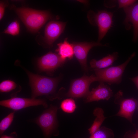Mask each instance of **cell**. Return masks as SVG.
I'll return each mask as SVG.
<instances>
[{"label":"cell","mask_w":138,"mask_h":138,"mask_svg":"<svg viewBox=\"0 0 138 138\" xmlns=\"http://www.w3.org/2000/svg\"><path fill=\"white\" fill-rule=\"evenodd\" d=\"M11 8L15 12L27 29L32 32H38L52 17L48 11L38 10L24 7H16L13 6Z\"/></svg>","instance_id":"obj_1"},{"label":"cell","mask_w":138,"mask_h":138,"mask_svg":"<svg viewBox=\"0 0 138 138\" xmlns=\"http://www.w3.org/2000/svg\"><path fill=\"white\" fill-rule=\"evenodd\" d=\"M32 90V98L48 95L55 91L58 82L57 78H51L35 74L26 71Z\"/></svg>","instance_id":"obj_2"},{"label":"cell","mask_w":138,"mask_h":138,"mask_svg":"<svg viewBox=\"0 0 138 138\" xmlns=\"http://www.w3.org/2000/svg\"><path fill=\"white\" fill-rule=\"evenodd\" d=\"M135 55V53L133 52L124 63L117 66L93 70L97 81L100 83H106L109 85L120 83L126 66Z\"/></svg>","instance_id":"obj_3"},{"label":"cell","mask_w":138,"mask_h":138,"mask_svg":"<svg viewBox=\"0 0 138 138\" xmlns=\"http://www.w3.org/2000/svg\"><path fill=\"white\" fill-rule=\"evenodd\" d=\"M112 13L105 10H99L97 13L92 10L88 12L87 18L89 22L98 28V42H100L112 26Z\"/></svg>","instance_id":"obj_4"},{"label":"cell","mask_w":138,"mask_h":138,"mask_svg":"<svg viewBox=\"0 0 138 138\" xmlns=\"http://www.w3.org/2000/svg\"><path fill=\"white\" fill-rule=\"evenodd\" d=\"M57 107L51 105L36 120V123L41 128L46 137L52 135L56 128L57 123Z\"/></svg>","instance_id":"obj_5"},{"label":"cell","mask_w":138,"mask_h":138,"mask_svg":"<svg viewBox=\"0 0 138 138\" xmlns=\"http://www.w3.org/2000/svg\"><path fill=\"white\" fill-rule=\"evenodd\" d=\"M96 81H97V79L96 75L93 74L90 76L84 75L80 78L75 79L72 82L66 95L74 98H86L90 92V84Z\"/></svg>","instance_id":"obj_6"},{"label":"cell","mask_w":138,"mask_h":138,"mask_svg":"<svg viewBox=\"0 0 138 138\" xmlns=\"http://www.w3.org/2000/svg\"><path fill=\"white\" fill-rule=\"evenodd\" d=\"M0 105L14 111L32 106L42 105L47 108L48 105L45 101L42 99L27 98L13 97L7 100L0 101Z\"/></svg>","instance_id":"obj_7"},{"label":"cell","mask_w":138,"mask_h":138,"mask_svg":"<svg viewBox=\"0 0 138 138\" xmlns=\"http://www.w3.org/2000/svg\"><path fill=\"white\" fill-rule=\"evenodd\" d=\"M115 102L120 105L119 110L116 115L124 117L132 122L133 113L138 105L137 100L133 98H124L121 90L115 95Z\"/></svg>","instance_id":"obj_8"},{"label":"cell","mask_w":138,"mask_h":138,"mask_svg":"<svg viewBox=\"0 0 138 138\" xmlns=\"http://www.w3.org/2000/svg\"><path fill=\"white\" fill-rule=\"evenodd\" d=\"M71 44L73 47L74 55L81 66L86 72L88 71L87 62V56L90 49L94 47L107 46L109 45L108 44L103 45L98 42H74Z\"/></svg>","instance_id":"obj_9"},{"label":"cell","mask_w":138,"mask_h":138,"mask_svg":"<svg viewBox=\"0 0 138 138\" xmlns=\"http://www.w3.org/2000/svg\"><path fill=\"white\" fill-rule=\"evenodd\" d=\"M65 60L58 54L50 52L38 59L37 65L40 71L50 72L61 66Z\"/></svg>","instance_id":"obj_10"},{"label":"cell","mask_w":138,"mask_h":138,"mask_svg":"<svg viewBox=\"0 0 138 138\" xmlns=\"http://www.w3.org/2000/svg\"><path fill=\"white\" fill-rule=\"evenodd\" d=\"M66 24V22L53 20L47 24L45 29L44 40L49 46H52L63 32Z\"/></svg>","instance_id":"obj_11"},{"label":"cell","mask_w":138,"mask_h":138,"mask_svg":"<svg viewBox=\"0 0 138 138\" xmlns=\"http://www.w3.org/2000/svg\"><path fill=\"white\" fill-rule=\"evenodd\" d=\"M126 16L124 21L125 27L127 30L131 28L129 23L132 24L133 28V41L136 42L138 39V3L123 8Z\"/></svg>","instance_id":"obj_12"},{"label":"cell","mask_w":138,"mask_h":138,"mask_svg":"<svg viewBox=\"0 0 138 138\" xmlns=\"http://www.w3.org/2000/svg\"><path fill=\"white\" fill-rule=\"evenodd\" d=\"M99 85L90 91L85 98V102L98 101L100 100H108L113 95L112 90L110 87L104 83H100Z\"/></svg>","instance_id":"obj_13"},{"label":"cell","mask_w":138,"mask_h":138,"mask_svg":"<svg viewBox=\"0 0 138 138\" xmlns=\"http://www.w3.org/2000/svg\"><path fill=\"white\" fill-rule=\"evenodd\" d=\"M118 55L119 53L116 52L99 60L92 59L90 62V68L94 70L109 67L112 65L113 62L117 60L119 56Z\"/></svg>","instance_id":"obj_14"},{"label":"cell","mask_w":138,"mask_h":138,"mask_svg":"<svg viewBox=\"0 0 138 138\" xmlns=\"http://www.w3.org/2000/svg\"><path fill=\"white\" fill-rule=\"evenodd\" d=\"M58 48L56 50L58 54L62 59H71L74 55L73 46L67 41V38L65 39L63 42L57 44Z\"/></svg>","instance_id":"obj_15"},{"label":"cell","mask_w":138,"mask_h":138,"mask_svg":"<svg viewBox=\"0 0 138 138\" xmlns=\"http://www.w3.org/2000/svg\"><path fill=\"white\" fill-rule=\"evenodd\" d=\"M103 109L100 108H96L94 110L93 114L96 117L91 127L88 129L89 133L91 135L98 130L106 117L103 115Z\"/></svg>","instance_id":"obj_16"},{"label":"cell","mask_w":138,"mask_h":138,"mask_svg":"<svg viewBox=\"0 0 138 138\" xmlns=\"http://www.w3.org/2000/svg\"><path fill=\"white\" fill-rule=\"evenodd\" d=\"M114 137V134L111 130L102 126L91 135L89 138H113Z\"/></svg>","instance_id":"obj_17"},{"label":"cell","mask_w":138,"mask_h":138,"mask_svg":"<svg viewBox=\"0 0 138 138\" xmlns=\"http://www.w3.org/2000/svg\"><path fill=\"white\" fill-rule=\"evenodd\" d=\"M60 107L64 112L71 113L74 111L76 106L74 100L72 98H69L65 99L62 101Z\"/></svg>","instance_id":"obj_18"},{"label":"cell","mask_w":138,"mask_h":138,"mask_svg":"<svg viewBox=\"0 0 138 138\" xmlns=\"http://www.w3.org/2000/svg\"><path fill=\"white\" fill-rule=\"evenodd\" d=\"M14 112H11L3 118L0 122V134L2 135L9 127L13 121Z\"/></svg>","instance_id":"obj_19"},{"label":"cell","mask_w":138,"mask_h":138,"mask_svg":"<svg viewBox=\"0 0 138 138\" xmlns=\"http://www.w3.org/2000/svg\"><path fill=\"white\" fill-rule=\"evenodd\" d=\"M17 85L14 81L10 80L3 81L0 84V91L1 93H8L15 89Z\"/></svg>","instance_id":"obj_20"},{"label":"cell","mask_w":138,"mask_h":138,"mask_svg":"<svg viewBox=\"0 0 138 138\" xmlns=\"http://www.w3.org/2000/svg\"><path fill=\"white\" fill-rule=\"evenodd\" d=\"M20 32V25L18 22L15 20L11 23L3 31V33L13 36L18 34Z\"/></svg>","instance_id":"obj_21"},{"label":"cell","mask_w":138,"mask_h":138,"mask_svg":"<svg viewBox=\"0 0 138 138\" xmlns=\"http://www.w3.org/2000/svg\"><path fill=\"white\" fill-rule=\"evenodd\" d=\"M136 1L135 0H119L118 8H124L130 6L135 3Z\"/></svg>","instance_id":"obj_22"},{"label":"cell","mask_w":138,"mask_h":138,"mask_svg":"<svg viewBox=\"0 0 138 138\" xmlns=\"http://www.w3.org/2000/svg\"><path fill=\"white\" fill-rule=\"evenodd\" d=\"M7 3L3 1H1L0 3V20H1L3 18L6 7L7 6Z\"/></svg>","instance_id":"obj_23"},{"label":"cell","mask_w":138,"mask_h":138,"mask_svg":"<svg viewBox=\"0 0 138 138\" xmlns=\"http://www.w3.org/2000/svg\"><path fill=\"white\" fill-rule=\"evenodd\" d=\"M129 79L134 83L137 89H138V76L130 78Z\"/></svg>","instance_id":"obj_24"},{"label":"cell","mask_w":138,"mask_h":138,"mask_svg":"<svg viewBox=\"0 0 138 138\" xmlns=\"http://www.w3.org/2000/svg\"><path fill=\"white\" fill-rule=\"evenodd\" d=\"M128 135L129 138H138V130H137L134 134H129Z\"/></svg>","instance_id":"obj_25"},{"label":"cell","mask_w":138,"mask_h":138,"mask_svg":"<svg viewBox=\"0 0 138 138\" xmlns=\"http://www.w3.org/2000/svg\"><path fill=\"white\" fill-rule=\"evenodd\" d=\"M1 138H13L12 137L6 135H2Z\"/></svg>","instance_id":"obj_26"},{"label":"cell","mask_w":138,"mask_h":138,"mask_svg":"<svg viewBox=\"0 0 138 138\" xmlns=\"http://www.w3.org/2000/svg\"><path fill=\"white\" fill-rule=\"evenodd\" d=\"M137 109L138 110V107H137Z\"/></svg>","instance_id":"obj_27"}]
</instances>
